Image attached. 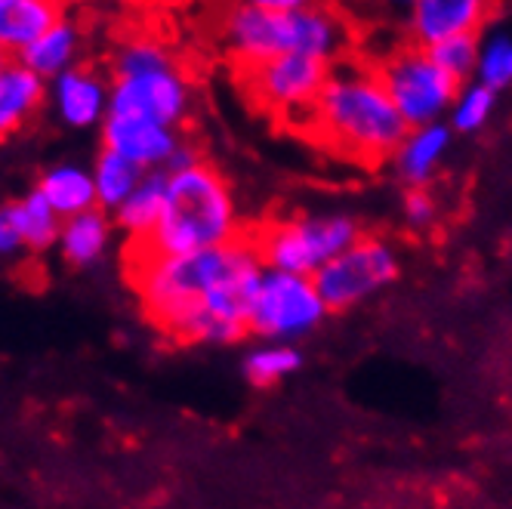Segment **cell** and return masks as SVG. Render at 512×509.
<instances>
[{"mask_svg": "<svg viewBox=\"0 0 512 509\" xmlns=\"http://www.w3.org/2000/svg\"><path fill=\"white\" fill-rule=\"evenodd\" d=\"M266 266L250 238L189 257L133 244L130 281L149 321L173 340L226 346L247 334V315Z\"/></svg>", "mask_w": 512, "mask_h": 509, "instance_id": "6da1fadb", "label": "cell"}, {"mask_svg": "<svg viewBox=\"0 0 512 509\" xmlns=\"http://www.w3.org/2000/svg\"><path fill=\"white\" fill-rule=\"evenodd\" d=\"M312 130L337 152L355 161H383L408 136V124L395 112L377 71L337 68L309 112Z\"/></svg>", "mask_w": 512, "mask_h": 509, "instance_id": "7a4b0ae2", "label": "cell"}, {"mask_svg": "<svg viewBox=\"0 0 512 509\" xmlns=\"http://www.w3.org/2000/svg\"><path fill=\"white\" fill-rule=\"evenodd\" d=\"M226 47L244 65H263L278 56H309L331 65L346 47L340 16L300 0H253L226 16Z\"/></svg>", "mask_w": 512, "mask_h": 509, "instance_id": "3957f363", "label": "cell"}, {"mask_svg": "<svg viewBox=\"0 0 512 509\" xmlns=\"http://www.w3.org/2000/svg\"><path fill=\"white\" fill-rule=\"evenodd\" d=\"M241 238V220L229 179L210 161L189 170L167 173V201L161 223L149 247L161 257H189V253L226 247Z\"/></svg>", "mask_w": 512, "mask_h": 509, "instance_id": "277c9868", "label": "cell"}, {"mask_svg": "<svg viewBox=\"0 0 512 509\" xmlns=\"http://www.w3.org/2000/svg\"><path fill=\"white\" fill-rule=\"evenodd\" d=\"M361 235L358 220L349 213H306L266 226L253 244L266 269L315 278Z\"/></svg>", "mask_w": 512, "mask_h": 509, "instance_id": "5b68a950", "label": "cell"}, {"mask_svg": "<svg viewBox=\"0 0 512 509\" xmlns=\"http://www.w3.org/2000/svg\"><path fill=\"white\" fill-rule=\"evenodd\" d=\"M327 306L312 278L287 275L266 269L247 315V331L263 337L266 343H290L309 337L324 321Z\"/></svg>", "mask_w": 512, "mask_h": 509, "instance_id": "8992f818", "label": "cell"}, {"mask_svg": "<svg viewBox=\"0 0 512 509\" xmlns=\"http://www.w3.org/2000/svg\"><path fill=\"white\" fill-rule=\"evenodd\" d=\"M377 78L408 130L442 121L460 90V84L448 78L420 47L392 53L377 68Z\"/></svg>", "mask_w": 512, "mask_h": 509, "instance_id": "52a82bcc", "label": "cell"}, {"mask_svg": "<svg viewBox=\"0 0 512 509\" xmlns=\"http://www.w3.org/2000/svg\"><path fill=\"white\" fill-rule=\"evenodd\" d=\"M398 278V253L380 235H361L337 260L327 263L312 281L327 312H346L377 297Z\"/></svg>", "mask_w": 512, "mask_h": 509, "instance_id": "ba28073f", "label": "cell"}, {"mask_svg": "<svg viewBox=\"0 0 512 509\" xmlns=\"http://www.w3.org/2000/svg\"><path fill=\"white\" fill-rule=\"evenodd\" d=\"M327 78H331V65L327 62L290 53L247 68V90L269 112L309 115Z\"/></svg>", "mask_w": 512, "mask_h": 509, "instance_id": "9c48e42d", "label": "cell"}, {"mask_svg": "<svg viewBox=\"0 0 512 509\" xmlns=\"http://www.w3.org/2000/svg\"><path fill=\"white\" fill-rule=\"evenodd\" d=\"M192 105V87L182 75L179 62L170 68L145 71L136 78L112 81V102H108V115H127L142 118L161 127L176 130L189 115Z\"/></svg>", "mask_w": 512, "mask_h": 509, "instance_id": "30bf717a", "label": "cell"}, {"mask_svg": "<svg viewBox=\"0 0 512 509\" xmlns=\"http://www.w3.org/2000/svg\"><path fill=\"white\" fill-rule=\"evenodd\" d=\"M102 142L108 152L130 161L142 173L164 170L173 158V152L182 145L179 133L142 118L127 115H108L102 124Z\"/></svg>", "mask_w": 512, "mask_h": 509, "instance_id": "8fae6325", "label": "cell"}, {"mask_svg": "<svg viewBox=\"0 0 512 509\" xmlns=\"http://www.w3.org/2000/svg\"><path fill=\"white\" fill-rule=\"evenodd\" d=\"M50 102L53 112L65 127L87 130L102 127L108 118V102H112V81L99 75L96 68L75 65L56 81H50Z\"/></svg>", "mask_w": 512, "mask_h": 509, "instance_id": "7c38bea8", "label": "cell"}, {"mask_svg": "<svg viewBox=\"0 0 512 509\" xmlns=\"http://www.w3.org/2000/svg\"><path fill=\"white\" fill-rule=\"evenodd\" d=\"M482 22V0H417L411 10V34L420 50H432L451 38L479 34Z\"/></svg>", "mask_w": 512, "mask_h": 509, "instance_id": "4fadbf2b", "label": "cell"}, {"mask_svg": "<svg viewBox=\"0 0 512 509\" xmlns=\"http://www.w3.org/2000/svg\"><path fill=\"white\" fill-rule=\"evenodd\" d=\"M451 139L454 133L445 121L408 130V136L401 139L398 149L392 152L395 176L408 189H426L432 183V176L438 173V167H442L451 149Z\"/></svg>", "mask_w": 512, "mask_h": 509, "instance_id": "5bb4252c", "label": "cell"}, {"mask_svg": "<svg viewBox=\"0 0 512 509\" xmlns=\"http://www.w3.org/2000/svg\"><path fill=\"white\" fill-rule=\"evenodd\" d=\"M47 99V84L31 75L19 59L0 65V139L13 136Z\"/></svg>", "mask_w": 512, "mask_h": 509, "instance_id": "9a60e30c", "label": "cell"}, {"mask_svg": "<svg viewBox=\"0 0 512 509\" xmlns=\"http://www.w3.org/2000/svg\"><path fill=\"white\" fill-rule=\"evenodd\" d=\"M62 19L53 0H0V50L22 56Z\"/></svg>", "mask_w": 512, "mask_h": 509, "instance_id": "2e32d148", "label": "cell"}, {"mask_svg": "<svg viewBox=\"0 0 512 509\" xmlns=\"http://www.w3.org/2000/svg\"><path fill=\"white\" fill-rule=\"evenodd\" d=\"M41 198L56 210L59 220H71V216H81L96 204V186H93V173L81 164H53L41 173L38 183Z\"/></svg>", "mask_w": 512, "mask_h": 509, "instance_id": "e0dca14e", "label": "cell"}, {"mask_svg": "<svg viewBox=\"0 0 512 509\" xmlns=\"http://www.w3.org/2000/svg\"><path fill=\"white\" fill-rule=\"evenodd\" d=\"M78 53H81V28L62 16L44 38H38L19 56V62L31 71V75H38L47 84L75 68Z\"/></svg>", "mask_w": 512, "mask_h": 509, "instance_id": "ac0fdd59", "label": "cell"}, {"mask_svg": "<svg viewBox=\"0 0 512 509\" xmlns=\"http://www.w3.org/2000/svg\"><path fill=\"white\" fill-rule=\"evenodd\" d=\"M108 244H112V216L99 207H93L81 216H71V220H62L59 241H56L65 263L78 266V269L99 263L105 257Z\"/></svg>", "mask_w": 512, "mask_h": 509, "instance_id": "d6986e66", "label": "cell"}, {"mask_svg": "<svg viewBox=\"0 0 512 509\" xmlns=\"http://www.w3.org/2000/svg\"><path fill=\"white\" fill-rule=\"evenodd\" d=\"M164 201H167V173L164 170L145 173L136 192L115 210V223L133 238V244L149 241L161 223Z\"/></svg>", "mask_w": 512, "mask_h": 509, "instance_id": "ffe728a7", "label": "cell"}, {"mask_svg": "<svg viewBox=\"0 0 512 509\" xmlns=\"http://www.w3.org/2000/svg\"><path fill=\"white\" fill-rule=\"evenodd\" d=\"M93 186H96V204L105 213H115L142 183V170L133 167L130 161L118 158L115 152L102 149V155L93 164Z\"/></svg>", "mask_w": 512, "mask_h": 509, "instance_id": "44dd1931", "label": "cell"}, {"mask_svg": "<svg viewBox=\"0 0 512 509\" xmlns=\"http://www.w3.org/2000/svg\"><path fill=\"white\" fill-rule=\"evenodd\" d=\"M303 368V352L290 343H260L244 355V377L253 386H272Z\"/></svg>", "mask_w": 512, "mask_h": 509, "instance_id": "7402d4cb", "label": "cell"}, {"mask_svg": "<svg viewBox=\"0 0 512 509\" xmlns=\"http://www.w3.org/2000/svg\"><path fill=\"white\" fill-rule=\"evenodd\" d=\"M170 65H176L173 50L164 41L152 38V34H139V38L121 41L112 56L115 81L136 78V75H145V71H158V68H170Z\"/></svg>", "mask_w": 512, "mask_h": 509, "instance_id": "603a6c76", "label": "cell"}, {"mask_svg": "<svg viewBox=\"0 0 512 509\" xmlns=\"http://www.w3.org/2000/svg\"><path fill=\"white\" fill-rule=\"evenodd\" d=\"M13 210H16V223H19V232H22L28 250H47L59 241L62 220L56 216V210L41 198L38 189H31L28 195L13 201Z\"/></svg>", "mask_w": 512, "mask_h": 509, "instance_id": "cb8c5ba5", "label": "cell"}, {"mask_svg": "<svg viewBox=\"0 0 512 509\" xmlns=\"http://www.w3.org/2000/svg\"><path fill=\"white\" fill-rule=\"evenodd\" d=\"M475 84L500 93L512 87V34L491 31L479 44V65H475Z\"/></svg>", "mask_w": 512, "mask_h": 509, "instance_id": "d4e9b609", "label": "cell"}, {"mask_svg": "<svg viewBox=\"0 0 512 509\" xmlns=\"http://www.w3.org/2000/svg\"><path fill=\"white\" fill-rule=\"evenodd\" d=\"M494 105H497V93H491L488 87L475 84V81L460 87L451 102V112H448L451 133H479L491 121Z\"/></svg>", "mask_w": 512, "mask_h": 509, "instance_id": "484cf974", "label": "cell"}, {"mask_svg": "<svg viewBox=\"0 0 512 509\" xmlns=\"http://www.w3.org/2000/svg\"><path fill=\"white\" fill-rule=\"evenodd\" d=\"M479 44H482L479 34H466V38H451V41L438 44V47H432L426 53L448 78H454L463 87V81L475 78V65H479Z\"/></svg>", "mask_w": 512, "mask_h": 509, "instance_id": "4316f807", "label": "cell"}, {"mask_svg": "<svg viewBox=\"0 0 512 509\" xmlns=\"http://www.w3.org/2000/svg\"><path fill=\"white\" fill-rule=\"evenodd\" d=\"M435 216H438V204H435L432 192H426V189H408L405 192V220H408V226L426 229V226L435 223Z\"/></svg>", "mask_w": 512, "mask_h": 509, "instance_id": "83f0119b", "label": "cell"}, {"mask_svg": "<svg viewBox=\"0 0 512 509\" xmlns=\"http://www.w3.org/2000/svg\"><path fill=\"white\" fill-rule=\"evenodd\" d=\"M22 250H28V247H25V238L16 223V210H13V204H0V260L19 257Z\"/></svg>", "mask_w": 512, "mask_h": 509, "instance_id": "f1b7e54d", "label": "cell"}, {"mask_svg": "<svg viewBox=\"0 0 512 509\" xmlns=\"http://www.w3.org/2000/svg\"><path fill=\"white\" fill-rule=\"evenodd\" d=\"M4 62H7V53H4V50H0V65H4Z\"/></svg>", "mask_w": 512, "mask_h": 509, "instance_id": "f546056e", "label": "cell"}]
</instances>
